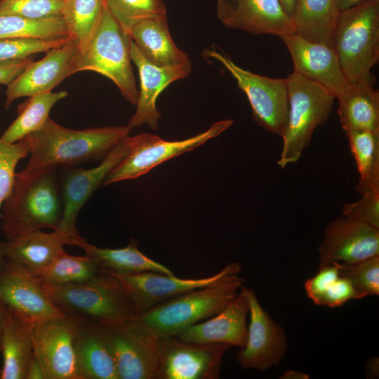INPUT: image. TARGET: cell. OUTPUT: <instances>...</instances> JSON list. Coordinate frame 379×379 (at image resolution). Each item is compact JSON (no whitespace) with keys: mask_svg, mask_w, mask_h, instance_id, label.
<instances>
[{"mask_svg":"<svg viewBox=\"0 0 379 379\" xmlns=\"http://www.w3.org/2000/svg\"><path fill=\"white\" fill-rule=\"evenodd\" d=\"M131 130L128 125L74 130L48 118L40 129L22 139L30 157L27 166L16 174L27 178L48 168L101 161Z\"/></svg>","mask_w":379,"mask_h":379,"instance_id":"obj_1","label":"cell"},{"mask_svg":"<svg viewBox=\"0 0 379 379\" xmlns=\"http://www.w3.org/2000/svg\"><path fill=\"white\" fill-rule=\"evenodd\" d=\"M244 279L230 274L208 286L195 288L132 316L128 322L153 338L176 335L223 310L240 292Z\"/></svg>","mask_w":379,"mask_h":379,"instance_id":"obj_2","label":"cell"},{"mask_svg":"<svg viewBox=\"0 0 379 379\" xmlns=\"http://www.w3.org/2000/svg\"><path fill=\"white\" fill-rule=\"evenodd\" d=\"M58 168H48L27 178L15 173L1 208V227L6 239L42 228L59 227L63 204Z\"/></svg>","mask_w":379,"mask_h":379,"instance_id":"obj_3","label":"cell"},{"mask_svg":"<svg viewBox=\"0 0 379 379\" xmlns=\"http://www.w3.org/2000/svg\"><path fill=\"white\" fill-rule=\"evenodd\" d=\"M41 284L53 305L65 315L81 323L117 325L127 322L136 314L116 280L102 269L100 275L83 282L64 285Z\"/></svg>","mask_w":379,"mask_h":379,"instance_id":"obj_4","label":"cell"},{"mask_svg":"<svg viewBox=\"0 0 379 379\" xmlns=\"http://www.w3.org/2000/svg\"><path fill=\"white\" fill-rule=\"evenodd\" d=\"M333 48L350 83L374 86L371 69L379 59V0H366L340 12Z\"/></svg>","mask_w":379,"mask_h":379,"instance_id":"obj_5","label":"cell"},{"mask_svg":"<svg viewBox=\"0 0 379 379\" xmlns=\"http://www.w3.org/2000/svg\"><path fill=\"white\" fill-rule=\"evenodd\" d=\"M288 114L277 164L282 168L298 161L310 145L314 130L332 111L335 96L323 86L293 72L286 78Z\"/></svg>","mask_w":379,"mask_h":379,"instance_id":"obj_6","label":"cell"},{"mask_svg":"<svg viewBox=\"0 0 379 379\" xmlns=\"http://www.w3.org/2000/svg\"><path fill=\"white\" fill-rule=\"evenodd\" d=\"M130 36L125 33L106 5L100 25L86 51L77 55L74 74L92 71L110 79L131 105L138 91L131 66Z\"/></svg>","mask_w":379,"mask_h":379,"instance_id":"obj_7","label":"cell"},{"mask_svg":"<svg viewBox=\"0 0 379 379\" xmlns=\"http://www.w3.org/2000/svg\"><path fill=\"white\" fill-rule=\"evenodd\" d=\"M232 124V119L221 120L213 124L206 131L181 140H164L149 133L129 136L128 153L108 174L102 186L139 178L167 160L192 151L218 136Z\"/></svg>","mask_w":379,"mask_h":379,"instance_id":"obj_8","label":"cell"},{"mask_svg":"<svg viewBox=\"0 0 379 379\" xmlns=\"http://www.w3.org/2000/svg\"><path fill=\"white\" fill-rule=\"evenodd\" d=\"M204 53L219 61L235 79L238 87L247 96L255 122L268 132L282 137L288 114L286 79L262 76L244 69L216 50L207 48Z\"/></svg>","mask_w":379,"mask_h":379,"instance_id":"obj_9","label":"cell"},{"mask_svg":"<svg viewBox=\"0 0 379 379\" xmlns=\"http://www.w3.org/2000/svg\"><path fill=\"white\" fill-rule=\"evenodd\" d=\"M157 367L154 379H218L226 343L187 342L176 336L155 338Z\"/></svg>","mask_w":379,"mask_h":379,"instance_id":"obj_10","label":"cell"},{"mask_svg":"<svg viewBox=\"0 0 379 379\" xmlns=\"http://www.w3.org/2000/svg\"><path fill=\"white\" fill-rule=\"evenodd\" d=\"M129 135L117 145L96 167L84 169L75 166H61L58 173L63 204V215L57 231L77 246L81 238L76 228L78 213L112 169L127 155Z\"/></svg>","mask_w":379,"mask_h":379,"instance_id":"obj_11","label":"cell"},{"mask_svg":"<svg viewBox=\"0 0 379 379\" xmlns=\"http://www.w3.org/2000/svg\"><path fill=\"white\" fill-rule=\"evenodd\" d=\"M241 270L239 263L230 262L215 274L199 279H182L155 272L119 274L104 270L113 277L139 314L181 293L215 283L227 274L240 273Z\"/></svg>","mask_w":379,"mask_h":379,"instance_id":"obj_12","label":"cell"},{"mask_svg":"<svg viewBox=\"0 0 379 379\" xmlns=\"http://www.w3.org/2000/svg\"><path fill=\"white\" fill-rule=\"evenodd\" d=\"M79 325L67 315L30 325L34 354L46 379H81L75 350Z\"/></svg>","mask_w":379,"mask_h":379,"instance_id":"obj_13","label":"cell"},{"mask_svg":"<svg viewBox=\"0 0 379 379\" xmlns=\"http://www.w3.org/2000/svg\"><path fill=\"white\" fill-rule=\"evenodd\" d=\"M240 291L249 305L250 321L245 345L236 358L244 369L266 371L278 366L288 350L286 332L261 306L252 288L243 286Z\"/></svg>","mask_w":379,"mask_h":379,"instance_id":"obj_14","label":"cell"},{"mask_svg":"<svg viewBox=\"0 0 379 379\" xmlns=\"http://www.w3.org/2000/svg\"><path fill=\"white\" fill-rule=\"evenodd\" d=\"M0 302L29 325L65 316L51 301L35 276L8 261L0 271Z\"/></svg>","mask_w":379,"mask_h":379,"instance_id":"obj_15","label":"cell"},{"mask_svg":"<svg viewBox=\"0 0 379 379\" xmlns=\"http://www.w3.org/2000/svg\"><path fill=\"white\" fill-rule=\"evenodd\" d=\"M100 327L119 379H154L157 367L155 338L145 334L128 321Z\"/></svg>","mask_w":379,"mask_h":379,"instance_id":"obj_16","label":"cell"},{"mask_svg":"<svg viewBox=\"0 0 379 379\" xmlns=\"http://www.w3.org/2000/svg\"><path fill=\"white\" fill-rule=\"evenodd\" d=\"M317 250L319 269L333 262L352 263L379 255V228L336 218L326 225Z\"/></svg>","mask_w":379,"mask_h":379,"instance_id":"obj_17","label":"cell"},{"mask_svg":"<svg viewBox=\"0 0 379 379\" xmlns=\"http://www.w3.org/2000/svg\"><path fill=\"white\" fill-rule=\"evenodd\" d=\"M280 38L291 56L293 72L323 86L335 99L349 87L334 48L310 41L297 33Z\"/></svg>","mask_w":379,"mask_h":379,"instance_id":"obj_18","label":"cell"},{"mask_svg":"<svg viewBox=\"0 0 379 379\" xmlns=\"http://www.w3.org/2000/svg\"><path fill=\"white\" fill-rule=\"evenodd\" d=\"M77 53L76 44L68 38L65 44L48 51L40 60L32 61L8 85L5 108L8 109L18 98L50 92L74 74Z\"/></svg>","mask_w":379,"mask_h":379,"instance_id":"obj_19","label":"cell"},{"mask_svg":"<svg viewBox=\"0 0 379 379\" xmlns=\"http://www.w3.org/2000/svg\"><path fill=\"white\" fill-rule=\"evenodd\" d=\"M216 11L228 28L279 37L296 33L278 0H216Z\"/></svg>","mask_w":379,"mask_h":379,"instance_id":"obj_20","label":"cell"},{"mask_svg":"<svg viewBox=\"0 0 379 379\" xmlns=\"http://www.w3.org/2000/svg\"><path fill=\"white\" fill-rule=\"evenodd\" d=\"M130 54L131 60L138 67L140 88L136 110L131 116L128 126L132 129L147 124L153 131L158 128L161 113L157 107L159 94L171 83L187 77L192 70L190 60L172 65L158 66L149 62L131 40Z\"/></svg>","mask_w":379,"mask_h":379,"instance_id":"obj_21","label":"cell"},{"mask_svg":"<svg viewBox=\"0 0 379 379\" xmlns=\"http://www.w3.org/2000/svg\"><path fill=\"white\" fill-rule=\"evenodd\" d=\"M248 314V302L240 291L218 314L186 328L175 336L187 342L226 343L241 348L247 339Z\"/></svg>","mask_w":379,"mask_h":379,"instance_id":"obj_22","label":"cell"},{"mask_svg":"<svg viewBox=\"0 0 379 379\" xmlns=\"http://www.w3.org/2000/svg\"><path fill=\"white\" fill-rule=\"evenodd\" d=\"M65 244L72 246V241L62 234L54 230L46 233L40 230L1 242L6 260L23 267L32 274L50 265Z\"/></svg>","mask_w":379,"mask_h":379,"instance_id":"obj_23","label":"cell"},{"mask_svg":"<svg viewBox=\"0 0 379 379\" xmlns=\"http://www.w3.org/2000/svg\"><path fill=\"white\" fill-rule=\"evenodd\" d=\"M129 36L141 54L158 66L180 65L190 60L188 55L175 44L167 22V14L145 19L135 24Z\"/></svg>","mask_w":379,"mask_h":379,"instance_id":"obj_24","label":"cell"},{"mask_svg":"<svg viewBox=\"0 0 379 379\" xmlns=\"http://www.w3.org/2000/svg\"><path fill=\"white\" fill-rule=\"evenodd\" d=\"M373 86L363 81L350 83L336 98L340 122L345 131H379V93Z\"/></svg>","mask_w":379,"mask_h":379,"instance_id":"obj_25","label":"cell"},{"mask_svg":"<svg viewBox=\"0 0 379 379\" xmlns=\"http://www.w3.org/2000/svg\"><path fill=\"white\" fill-rule=\"evenodd\" d=\"M79 323L75 350L81 379H119L100 326Z\"/></svg>","mask_w":379,"mask_h":379,"instance_id":"obj_26","label":"cell"},{"mask_svg":"<svg viewBox=\"0 0 379 379\" xmlns=\"http://www.w3.org/2000/svg\"><path fill=\"white\" fill-rule=\"evenodd\" d=\"M1 379H26L34 354L30 325L8 312L1 339Z\"/></svg>","mask_w":379,"mask_h":379,"instance_id":"obj_27","label":"cell"},{"mask_svg":"<svg viewBox=\"0 0 379 379\" xmlns=\"http://www.w3.org/2000/svg\"><path fill=\"white\" fill-rule=\"evenodd\" d=\"M339 14L336 0H296L292 20L302 37L333 48Z\"/></svg>","mask_w":379,"mask_h":379,"instance_id":"obj_28","label":"cell"},{"mask_svg":"<svg viewBox=\"0 0 379 379\" xmlns=\"http://www.w3.org/2000/svg\"><path fill=\"white\" fill-rule=\"evenodd\" d=\"M77 246L94 258L100 267L107 272L119 274L155 272L174 275L170 269L142 253L135 239H131L124 248H108L90 244L81 237Z\"/></svg>","mask_w":379,"mask_h":379,"instance_id":"obj_29","label":"cell"},{"mask_svg":"<svg viewBox=\"0 0 379 379\" xmlns=\"http://www.w3.org/2000/svg\"><path fill=\"white\" fill-rule=\"evenodd\" d=\"M105 0H65L62 17L68 38L77 47L78 55L88 48L101 22Z\"/></svg>","mask_w":379,"mask_h":379,"instance_id":"obj_30","label":"cell"},{"mask_svg":"<svg viewBox=\"0 0 379 379\" xmlns=\"http://www.w3.org/2000/svg\"><path fill=\"white\" fill-rule=\"evenodd\" d=\"M345 132L359 175L357 191L360 195L379 192V131Z\"/></svg>","mask_w":379,"mask_h":379,"instance_id":"obj_31","label":"cell"},{"mask_svg":"<svg viewBox=\"0 0 379 379\" xmlns=\"http://www.w3.org/2000/svg\"><path fill=\"white\" fill-rule=\"evenodd\" d=\"M67 95V91H61L29 97L19 106L18 117L1 135V138L8 143H15L40 129L48 119L53 105Z\"/></svg>","mask_w":379,"mask_h":379,"instance_id":"obj_32","label":"cell"},{"mask_svg":"<svg viewBox=\"0 0 379 379\" xmlns=\"http://www.w3.org/2000/svg\"><path fill=\"white\" fill-rule=\"evenodd\" d=\"M307 295L319 306L337 307L350 300L360 299L351 283L340 275L336 264L319 269L304 284Z\"/></svg>","mask_w":379,"mask_h":379,"instance_id":"obj_33","label":"cell"},{"mask_svg":"<svg viewBox=\"0 0 379 379\" xmlns=\"http://www.w3.org/2000/svg\"><path fill=\"white\" fill-rule=\"evenodd\" d=\"M101 273V267L92 256L86 253L74 256L63 250L50 265L32 274L42 283L64 285L86 281Z\"/></svg>","mask_w":379,"mask_h":379,"instance_id":"obj_34","label":"cell"},{"mask_svg":"<svg viewBox=\"0 0 379 379\" xmlns=\"http://www.w3.org/2000/svg\"><path fill=\"white\" fill-rule=\"evenodd\" d=\"M68 38L62 16L34 20L13 15H0V39Z\"/></svg>","mask_w":379,"mask_h":379,"instance_id":"obj_35","label":"cell"},{"mask_svg":"<svg viewBox=\"0 0 379 379\" xmlns=\"http://www.w3.org/2000/svg\"><path fill=\"white\" fill-rule=\"evenodd\" d=\"M105 2L122 30L128 35L138 22L166 14L162 0H105Z\"/></svg>","mask_w":379,"mask_h":379,"instance_id":"obj_36","label":"cell"},{"mask_svg":"<svg viewBox=\"0 0 379 379\" xmlns=\"http://www.w3.org/2000/svg\"><path fill=\"white\" fill-rule=\"evenodd\" d=\"M334 263V262H333ZM361 299L379 294V255L352 263L335 262Z\"/></svg>","mask_w":379,"mask_h":379,"instance_id":"obj_37","label":"cell"},{"mask_svg":"<svg viewBox=\"0 0 379 379\" xmlns=\"http://www.w3.org/2000/svg\"><path fill=\"white\" fill-rule=\"evenodd\" d=\"M28 154V147L22 140L15 143H8L0 135V219L3 204L13 187L16 166L20 159ZM6 263L0 242V271Z\"/></svg>","mask_w":379,"mask_h":379,"instance_id":"obj_38","label":"cell"},{"mask_svg":"<svg viewBox=\"0 0 379 379\" xmlns=\"http://www.w3.org/2000/svg\"><path fill=\"white\" fill-rule=\"evenodd\" d=\"M65 0H1L0 15L39 20L62 16Z\"/></svg>","mask_w":379,"mask_h":379,"instance_id":"obj_39","label":"cell"},{"mask_svg":"<svg viewBox=\"0 0 379 379\" xmlns=\"http://www.w3.org/2000/svg\"><path fill=\"white\" fill-rule=\"evenodd\" d=\"M68 38L54 40L36 39H0V61L23 59L65 44Z\"/></svg>","mask_w":379,"mask_h":379,"instance_id":"obj_40","label":"cell"},{"mask_svg":"<svg viewBox=\"0 0 379 379\" xmlns=\"http://www.w3.org/2000/svg\"><path fill=\"white\" fill-rule=\"evenodd\" d=\"M361 196L357 201L344 204L343 217L379 228V192H369Z\"/></svg>","mask_w":379,"mask_h":379,"instance_id":"obj_41","label":"cell"},{"mask_svg":"<svg viewBox=\"0 0 379 379\" xmlns=\"http://www.w3.org/2000/svg\"><path fill=\"white\" fill-rule=\"evenodd\" d=\"M32 62V58L0 61V84L8 85Z\"/></svg>","mask_w":379,"mask_h":379,"instance_id":"obj_42","label":"cell"},{"mask_svg":"<svg viewBox=\"0 0 379 379\" xmlns=\"http://www.w3.org/2000/svg\"><path fill=\"white\" fill-rule=\"evenodd\" d=\"M26 379H46L43 366L34 354L29 362Z\"/></svg>","mask_w":379,"mask_h":379,"instance_id":"obj_43","label":"cell"},{"mask_svg":"<svg viewBox=\"0 0 379 379\" xmlns=\"http://www.w3.org/2000/svg\"><path fill=\"white\" fill-rule=\"evenodd\" d=\"M366 371L369 378H378V358L371 357L366 362Z\"/></svg>","mask_w":379,"mask_h":379,"instance_id":"obj_44","label":"cell"},{"mask_svg":"<svg viewBox=\"0 0 379 379\" xmlns=\"http://www.w3.org/2000/svg\"><path fill=\"white\" fill-rule=\"evenodd\" d=\"M286 15L293 19L295 13L296 0H278Z\"/></svg>","mask_w":379,"mask_h":379,"instance_id":"obj_45","label":"cell"},{"mask_svg":"<svg viewBox=\"0 0 379 379\" xmlns=\"http://www.w3.org/2000/svg\"><path fill=\"white\" fill-rule=\"evenodd\" d=\"M281 379H307L310 376L302 372L288 370L280 377Z\"/></svg>","mask_w":379,"mask_h":379,"instance_id":"obj_46","label":"cell"},{"mask_svg":"<svg viewBox=\"0 0 379 379\" xmlns=\"http://www.w3.org/2000/svg\"><path fill=\"white\" fill-rule=\"evenodd\" d=\"M366 0H336L339 11H343Z\"/></svg>","mask_w":379,"mask_h":379,"instance_id":"obj_47","label":"cell"},{"mask_svg":"<svg viewBox=\"0 0 379 379\" xmlns=\"http://www.w3.org/2000/svg\"><path fill=\"white\" fill-rule=\"evenodd\" d=\"M8 314V311L5 306L0 302V345L3 328Z\"/></svg>","mask_w":379,"mask_h":379,"instance_id":"obj_48","label":"cell"},{"mask_svg":"<svg viewBox=\"0 0 379 379\" xmlns=\"http://www.w3.org/2000/svg\"><path fill=\"white\" fill-rule=\"evenodd\" d=\"M0 379H1V368H0Z\"/></svg>","mask_w":379,"mask_h":379,"instance_id":"obj_49","label":"cell"}]
</instances>
